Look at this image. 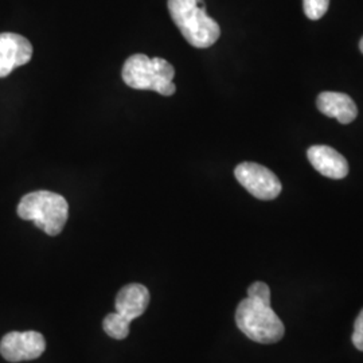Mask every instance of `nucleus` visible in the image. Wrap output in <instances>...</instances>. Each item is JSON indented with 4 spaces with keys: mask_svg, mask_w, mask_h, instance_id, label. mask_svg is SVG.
I'll list each match as a JSON object with an SVG mask.
<instances>
[{
    "mask_svg": "<svg viewBox=\"0 0 363 363\" xmlns=\"http://www.w3.org/2000/svg\"><path fill=\"white\" fill-rule=\"evenodd\" d=\"M169 15L191 46L208 49L220 35V27L206 13L203 0H169Z\"/></svg>",
    "mask_w": 363,
    "mask_h": 363,
    "instance_id": "nucleus-1",
    "label": "nucleus"
},
{
    "mask_svg": "<svg viewBox=\"0 0 363 363\" xmlns=\"http://www.w3.org/2000/svg\"><path fill=\"white\" fill-rule=\"evenodd\" d=\"M124 82L133 89L157 91L162 96H172L177 86L174 66L163 58H148L145 54L130 55L123 66Z\"/></svg>",
    "mask_w": 363,
    "mask_h": 363,
    "instance_id": "nucleus-2",
    "label": "nucleus"
},
{
    "mask_svg": "<svg viewBox=\"0 0 363 363\" xmlns=\"http://www.w3.org/2000/svg\"><path fill=\"white\" fill-rule=\"evenodd\" d=\"M18 216L34 225L49 235H58L64 230L69 205L62 195L40 190L25 195L18 205Z\"/></svg>",
    "mask_w": 363,
    "mask_h": 363,
    "instance_id": "nucleus-3",
    "label": "nucleus"
},
{
    "mask_svg": "<svg viewBox=\"0 0 363 363\" xmlns=\"http://www.w3.org/2000/svg\"><path fill=\"white\" fill-rule=\"evenodd\" d=\"M235 323L242 334L262 345L280 342L286 333V327L271 306L249 298L238 304Z\"/></svg>",
    "mask_w": 363,
    "mask_h": 363,
    "instance_id": "nucleus-4",
    "label": "nucleus"
},
{
    "mask_svg": "<svg viewBox=\"0 0 363 363\" xmlns=\"http://www.w3.org/2000/svg\"><path fill=\"white\" fill-rule=\"evenodd\" d=\"M240 184L261 201H272L281 193V183L272 171L257 163L245 162L234 169Z\"/></svg>",
    "mask_w": 363,
    "mask_h": 363,
    "instance_id": "nucleus-5",
    "label": "nucleus"
},
{
    "mask_svg": "<svg viewBox=\"0 0 363 363\" xmlns=\"http://www.w3.org/2000/svg\"><path fill=\"white\" fill-rule=\"evenodd\" d=\"M46 350V340L37 331H13L0 342V354L9 362H23L39 358Z\"/></svg>",
    "mask_w": 363,
    "mask_h": 363,
    "instance_id": "nucleus-6",
    "label": "nucleus"
},
{
    "mask_svg": "<svg viewBox=\"0 0 363 363\" xmlns=\"http://www.w3.org/2000/svg\"><path fill=\"white\" fill-rule=\"evenodd\" d=\"M33 57V46L25 37L13 33L0 34V78L13 69L26 65Z\"/></svg>",
    "mask_w": 363,
    "mask_h": 363,
    "instance_id": "nucleus-7",
    "label": "nucleus"
},
{
    "mask_svg": "<svg viewBox=\"0 0 363 363\" xmlns=\"http://www.w3.org/2000/svg\"><path fill=\"white\" fill-rule=\"evenodd\" d=\"M307 157L313 169L325 175V178L343 179L349 174V163L346 157L328 145H312L307 151Z\"/></svg>",
    "mask_w": 363,
    "mask_h": 363,
    "instance_id": "nucleus-8",
    "label": "nucleus"
},
{
    "mask_svg": "<svg viewBox=\"0 0 363 363\" xmlns=\"http://www.w3.org/2000/svg\"><path fill=\"white\" fill-rule=\"evenodd\" d=\"M318 109L328 117L337 118L340 124H350L358 115L357 105L349 94L323 91L318 96Z\"/></svg>",
    "mask_w": 363,
    "mask_h": 363,
    "instance_id": "nucleus-9",
    "label": "nucleus"
},
{
    "mask_svg": "<svg viewBox=\"0 0 363 363\" xmlns=\"http://www.w3.org/2000/svg\"><path fill=\"white\" fill-rule=\"evenodd\" d=\"M150 304V292L142 284L123 286L116 296V311L130 320L142 316Z\"/></svg>",
    "mask_w": 363,
    "mask_h": 363,
    "instance_id": "nucleus-10",
    "label": "nucleus"
},
{
    "mask_svg": "<svg viewBox=\"0 0 363 363\" xmlns=\"http://www.w3.org/2000/svg\"><path fill=\"white\" fill-rule=\"evenodd\" d=\"M132 320L128 318H125L124 315L118 313V312H112L109 315L105 316L103 327L104 331L113 339L116 340H123L128 337L130 334V325Z\"/></svg>",
    "mask_w": 363,
    "mask_h": 363,
    "instance_id": "nucleus-11",
    "label": "nucleus"
},
{
    "mask_svg": "<svg viewBox=\"0 0 363 363\" xmlns=\"http://www.w3.org/2000/svg\"><path fill=\"white\" fill-rule=\"evenodd\" d=\"M330 0H303L304 13L308 19L318 21L325 16L328 10Z\"/></svg>",
    "mask_w": 363,
    "mask_h": 363,
    "instance_id": "nucleus-12",
    "label": "nucleus"
},
{
    "mask_svg": "<svg viewBox=\"0 0 363 363\" xmlns=\"http://www.w3.org/2000/svg\"><path fill=\"white\" fill-rule=\"evenodd\" d=\"M247 298L271 306V289L265 283H253L247 289Z\"/></svg>",
    "mask_w": 363,
    "mask_h": 363,
    "instance_id": "nucleus-13",
    "label": "nucleus"
},
{
    "mask_svg": "<svg viewBox=\"0 0 363 363\" xmlns=\"http://www.w3.org/2000/svg\"><path fill=\"white\" fill-rule=\"evenodd\" d=\"M352 343L359 351H363V308L359 312L355 325H354V334H352Z\"/></svg>",
    "mask_w": 363,
    "mask_h": 363,
    "instance_id": "nucleus-14",
    "label": "nucleus"
},
{
    "mask_svg": "<svg viewBox=\"0 0 363 363\" xmlns=\"http://www.w3.org/2000/svg\"><path fill=\"white\" fill-rule=\"evenodd\" d=\"M359 50H361L363 54V37L362 39H361V42H359Z\"/></svg>",
    "mask_w": 363,
    "mask_h": 363,
    "instance_id": "nucleus-15",
    "label": "nucleus"
}]
</instances>
